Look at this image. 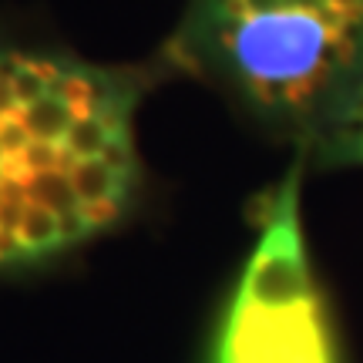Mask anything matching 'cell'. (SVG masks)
Returning a JSON list of instances; mask_svg holds the SVG:
<instances>
[{"label":"cell","instance_id":"1","mask_svg":"<svg viewBox=\"0 0 363 363\" xmlns=\"http://www.w3.org/2000/svg\"><path fill=\"white\" fill-rule=\"evenodd\" d=\"M138 98L131 71L0 48V269L118 225L142 182Z\"/></svg>","mask_w":363,"mask_h":363},{"label":"cell","instance_id":"2","mask_svg":"<svg viewBox=\"0 0 363 363\" xmlns=\"http://www.w3.org/2000/svg\"><path fill=\"white\" fill-rule=\"evenodd\" d=\"M182 44L256 118L316 138L363 78V0H189Z\"/></svg>","mask_w":363,"mask_h":363},{"label":"cell","instance_id":"3","mask_svg":"<svg viewBox=\"0 0 363 363\" xmlns=\"http://www.w3.org/2000/svg\"><path fill=\"white\" fill-rule=\"evenodd\" d=\"M212 363H337L299 219V169L272 192L222 316Z\"/></svg>","mask_w":363,"mask_h":363},{"label":"cell","instance_id":"4","mask_svg":"<svg viewBox=\"0 0 363 363\" xmlns=\"http://www.w3.org/2000/svg\"><path fill=\"white\" fill-rule=\"evenodd\" d=\"M320 145V155L340 165H363V78L353 84L347 101L337 108V115L323 125L313 138Z\"/></svg>","mask_w":363,"mask_h":363}]
</instances>
